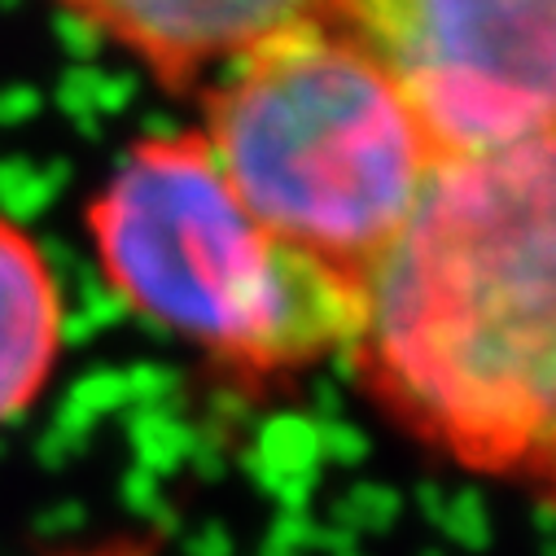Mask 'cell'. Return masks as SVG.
Here are the masks:
<instances>
[{"label":"cell","instance_id":"cell-1","mask_svg":"<svg viewBox=\"0 0 556 556\" xmlns=\"http://www.w3.org/2000/svg\"><path fill=\"white\" fill-rule=\"evenodd\" d=\"M552 136L443 154L364 276L346 359L412 443L465 473L552 486L556 189Z\"/></svg>","mask_w":556,"mask_h":556},{"label":"cell","instance_id":"cell-3","mask_svg":"<svg viewBox=\"0 0 556 556\" xmlns=\"http://www.w3.org/2000/svg\"><path fill=\"white\" fill-rule=\"evenodd\" d=\"M84 219L114 299L237 381L299 377L359 329L364 290L276 241L198 127L131 141Z\"/></svg>","mask_w":556,"mask_h":556},{"label":"cell","instance_id":"cell-6","mask_svg":"<svg viewBox=\"0 0 556 556\" xmlns=\"http://www.w3.org/2000/svg\"><path fill=\"white\" fill-rule=\"evenodd\" d=\"M66 346V299L40 241L0 215V426L49 390Z\"/></svg>","mask_w":556,"mask_h":556},{"label":"cell","instance_id":"cell-7","mask_svg":"<svg viewBox=\"0 0 556 556\" xmlns=\"http://www.w3.org/2000/svg\"><path fill=\"white\" fill-rule=\"evenodd\" d=\"M53 556H154V543L141 539V534H105V539H92V543L58 547Z\"/></svg>","mask_w":556,"mask_h":556},{"label":"cell","instance_id":"cell-2","mask_svg":"<svg viewBox=\"0 0 556 556\" xmlns=\"http://www.w3.org/2000/svg\"><path fill=\"white\" fill-rule=\"evenodd\" d=\"M198 131L276 241L359 290L443 163L399 84L338 23L271 36L215 71Z\"/></svg>","mask_w":556,"mask_h":556},{"label":"cell","instance_id":"cell-4","mask_svg":"<svg viewBox=\"0 0 556 556\" xmlns=\"http://www.w3.org/2000/svg\"><path fill=\"white\" fill-rule=\"evenodd\" d=\"M333 23L381 62L443 154L552 136V0H333Z\"/></svg>","mask_w":556,"mask_h":556},{"label":"cell","instance_id":"cell-5","mask_svg":"<svg viewBox=\"0 0 556 556\" xmlns=\"http://www.w3.org/2000/svg\"><path fill=\"white\" fill-rule=\"evenodd\" d=\"M167 88L206 84L232 58L294 27L333 23V0H53Z\"/></svg>","mask_w":556,"mask_h":556}]
</instances>
